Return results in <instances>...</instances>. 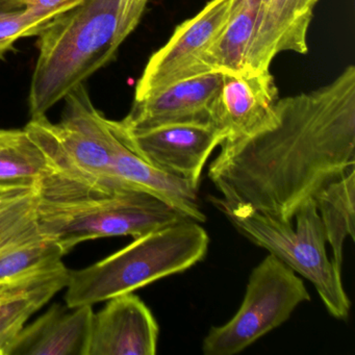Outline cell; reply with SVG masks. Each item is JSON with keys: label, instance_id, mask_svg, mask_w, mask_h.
I'll return each instance as SVG.
<instances>
[{"label": "cell", "instance_id": "cell-20", "mask_svg": "<svg viewBox=\"0 0 355 355\" xmlns=\"http://www.w3.org/2000/svg\"><path fill=\"white\" fill-rule=\"evenodd\" d=\"M39 191L0 205V253L44 240L37 223Z\"/></svg>", "mask_w": 355, "mask_h": 355}, {"label": "cell", "instance_id": "cell-27", "mask_svg": "<svg viewBox=\"0 0 355 355\" xmlns=\"http://www.w3.org/2000/svg\"><path fill=\"white\" fill-rule=\"evenodd\" d=\"M0 355H5V351L1 348H0Z\"/></svg>", "mask_w": 355, "mask_h": 355}, {"label": "cell", "instance_id": "cell-21", "mask_svg": "<svg viewBox=\"0 0 355 355\" xmlns=\"http://www.w3.org/2000/svg\"><path fill=\"white\" fill-rule=\"evenodd\" d=\"M58 292L49 288L0 300V348L5 351V355L31 315L46 304Z\"/></svg>", "mask_w": 355, "mask_h": 355}, {"label": "cell", "instance_id": "cell-15", "mask_svg": "<svg viewBox=\"0 0 355 355\" xmlns=\"http://www.w3.org/2000/svg\"><path fill=\"white\" fill-rule=\"evenodd\" d=\"M65 254L47 239L0 253V300L66 288L70 271L62 261Z\"/></svg>", "mask_w": 355, "mask_h": 355}, {"label": "cell", "instance_id": "cell-18", "mask_svg": "<svg viewBox=\"0 0 355 355\" xmlns=\"http://www.w3.org/2000/svg\"><path fill=\"white\" fill-rule=\"evenodd\" d=\"M355 170L328 184L315 197L326 241L332 248V263L342 272L343 247L347 238H355Z\"/></svg>", "mask_w": 355, "mask_h": 355}, {"label": "cell", "instance_id": "cell-4", "mask_svg": "<svg viewBox=\"0 0 355 355\" xmlns=\"http://www.w3.org/2000/svg\"><path fill=\"white\" fill-rule=\"evenodd\" d=\"M175 209L143 191L78 184L51 201L39 200L41 236L67 254L80 243L110 236H144L184 221Z\"/></svg>", "mask_w": 355, "mask_h": 355}, {"label": "cell", "instance_id": "cell-13", "mask_svg": "<svg viewBox=\"0 0 355 355\" xmlns=\"http://www.w3.org/2000/svg\"><path fill=\"white\" fill-rule=\"evenodd\" d=\"M313 8L311 0H263L247 69L269 70L274 58L284 51L305 55Z\"/></svg>", "mask_w": 355, "mask_h": 355}, {"label": "cell", "instance_id": "cell-6", "mask_svg": "<svg viewBox=\"0 0 355 355\" xmlns=\"http://www.w3.org/2000/svg\"><path fill=\"white\" fill-rule=\"evenodd\" d=\"M64 101L60 123H51L43 115L32 118L24 128L46 155L53 172L92 184L132 189L114 176V155L119 140L110 120L93 105L85 84Z\"/></svg>", "mask_w": 355, "mask_h": 355}, {"label": "cell", "instance_id": "cell-14", "mask_svg": "<svg viewBox=\"0 0 355 355\" xmlns=\"http://www.w3.org/2000/svg\"><path fill=\"white\" fill-rule=\"evenodd\" d=\"M93 315L91 305L55 304L24 327L7 355H88Z\"/></svg>", "mask_w": 355, "mask_h": 355}, {"label": "cell", "instance_id": "cell-11", "mask_svg": "<svg viewBox=\"0 0 355 355\" xmlns=\"http://www.w3.org/2000/svg\"><path fill=\"white\" fill-rule=\"evenodd\" d=\"M223 73L211 72L180 80L146 98L134 101L130 114L119 121L128 130L170 124H211V107Z\"/></svg>", "mask_w": 355, "mask_h": 355}, {"label": "cell", "instance_id": "cell-3", "mask_svg": "<svg viewBox=\"0 0 355 355\" xmlns=\"http://www.w3.org/2000/svg\"><path fill=\"white\" fill-rule=\"evenodd\" d=\"M209 244L207 230L192 220L139 236L103 261L70 271L66 305L69 309L92 306L182 273L203 261Z\"/></svg>", "mask_w": 355, "mask_h": 355}, {"label": "cell", "instance_id": "cell-26", "mask_svg": "<svg viewBox=\"0 0 355 355\" xmlns=\"http://www.w3.org/2000/svg\"><path fill=\"white\" fill-rule=\"evenodd\" d=\"M311 3H313V6H315V3H318V0H311Z\"/></svg>", "mask_w": 355, "mask_h": 355}, {"label": "cell", "instance_id": "cell-8", "mask_svg": "<svg viewBox=\"0 0 355 355\" xmlns=\"http://www.w3.org/2000/svg\"><path fill=\"white\" fill-rule=\"evenodd\" d=\"M234 0H211L194 17L174 31L153 53L137 83L135 101L157 94L180 80L205 74L202 61L219 38Z\"/></svg>", "mask_w": 355, "mask_h": 355}, {"label": "cell", "instance_id": "cell-22", "mask_svg": "<svg viewBox=\"0 0 355 355\" xmlns=\"http://www.w3.org/2000/svg\"><path fill=\"white\" fill-rule=\"evenodd\" d=\"M37 36V28L22 0H0V59L18 40Z\"/></svg>", "mask_w": 355, "mask_h": 355}, {"label": "cell", "instance_id": "cell-25", "mask_svg": "<svg viewBox=\"0 0 355 355\" xmlns=\"http://www.w3.org/2000/svg\"><path fill=\"white\" fill-rule=\"evenodd\" d=\"M149 0H125L126 24L130 33L138 26Z\"/></svg>", "mask_w": 355, "mask_h": 355}, {"label": "cell", "instance_id": "cell-2", "mask_svg": "<svg viewBox=\"0 0 355 355\" xmlns=\"http://www.w3.org/2000/svg\"><path fill=\"white\" fill-rule=\"evenodd\" d=\"M130 34L125 0H85L47 22L37 36L39 55L28 94L32 118L45 115L111 63Z\"/></svg>", "mask_w": 355, "mask_h": 355}, {"label": "cell", "instance_id": "cell-7", "mask_svg": "<svg viewBox=\"0 0 355 355\" xmlns=\"http://www.w3.org/2000/svg\"><path fill=\"white\" fill-rule=\"evenodd\" d=\"M311 295L304 282L273 254L253 269L240 309L232 320L209 329L205 355H234L279 327Z\"/></svg>", "mask_w": 355, "mask_h": 355}, {"label": "cell", "instance_id": "cell-10", "mask_svg": "<svg viewBox=\"0 0 355 355\" xmlns=\"http://www.w3.org/2000/svg\"><path fill=\"white\" fill-rule=\"evenodd\" d=\"M278 101L269 70L223 73L211 107V124L225 135V141L248 138L275 122Z\"/></svg>", "mask_w": 355, "mask_h": 355}, {"label": "cell", "instance_id": "cell-1", "mask_svg": "<svg viewBox=\"0 0 355 355\" xmlns=\"http://www.w3.org/2000/svg\"><path fill=\"white\" fill-rule=\"evenodd\" d=\"M221 146L209 168L221 199L293 223L303 205L354 169V66L279 99L269 128Z\"/></svg>", "mask_w": 355, "mask_h": 355}, {"label": "cell", "instance_id": "cell-12", "mask_svg": "<svg viewBox=\"0 0 355 355\" xmlns=\"http://www.w3.org/2000/svg\"><path fill=\"white\" fill-rule=\"evenodd\" d=\"M159 334L149 307L128 293L110 299L93 315L88 355H155Z\"/></svg>", "mask_w": 355, "mask_h": 355}, {"label": "cell", "instance_id": "cell-23", "mask_svg": "<svg viewBox=\"0 0 355 355\" xmlns=\"http://www.w3.org/2000/svg\"><path fill=\"white\" fill-rule=\"evenodd\" d=\"M37 28V36L53 17L80 5L85 0H22Z\"/></svg>", "mask_w": 355, "mask_h": 355}, {"label": "cell", "instance_id": "cell-9", "mask_svg": "<svg viewBox=\"0 0 355 355\" xmlns=\"http://www.w3.org/2000/svg\"><path fill=\"white\" fill-rule=\"evenodd\" d=\"M114 134L149 165L186 178L199 186L203 168L225 135L213 124H170L142 130H128L110 120Z\"/></svg>", "mask_w": 355, "mask_h": 355}, {"label": "cell", "instance_id": "cell-17", "mask_svg": "<svg viewBox=\"0 0 355 355\" xmlns=\"http://www.w3.org/2000/svg\"><path fill=\"white\" fill-rule=\"evenodd\" d=\"M263 0H234L227 21L202 61L203 72L247 70V53L252 41Z\"/></svg>", "mask_w": 355, "mask_h": 355}, {"label": "cell", "instance_id": "cell-16", "mask_svg": "<svg viewBox=\"0 0 355 355\" xmlns=\"http://www.w3.org/2000/svg\"><path fill=\"white\" fill-rule=\"evenodd\" d=\"M113 174L130 188L148 193L163 201L186 219L198 223L207 220L200 207L199 186L149 165L120 140L114 155Z\"/></svg>", "mask_w": 355, "mask_h": 355}, {"label": "cell", "instance_id": "cell-5", "mask_svg": "<svg viewBox=\"0 0 355 355\" xmlns=\"http://www.w3.org/2000/svg\"><path fill=\"white\" fill-rule=\"evenodd\" d=\"M241 234L269 251L295 273L309 280L323 301L328 313L347 320L351 302L342 282V272L334 268L326 252V236L315 200L311 199L297 211L296 228L244 205L211 198Z\"/></svg>", "mask_w": 355, "mask_h": 355}, {"label": "cell", "instance_id": "cell-24", "mask_svg": "<svg viewBox=\"0 0 355 355\" xmlns=\"http://www.w3.org/2000/svg\"><path fill=\"white\" fill-rule=\"evenodd\" d=\"M38 190V184L31 182H0V205Z\"/></svg>", "mask_w": 355, "mask_h": 355}, {"label": "cell", "instance_id": "cell-19", "mask_svg": "<svg viewBox=\"0 0 355 355\" xmlns=\"http://www.w3.org/2000/svg\"><path fill=\"white\" fill-rule=\"evenodd\" d=\"M51 172L46 155L26 130H0V182L39 184Z\"/></svg>", "mask_w": 355, "mask_h": 355}]
</instances>
